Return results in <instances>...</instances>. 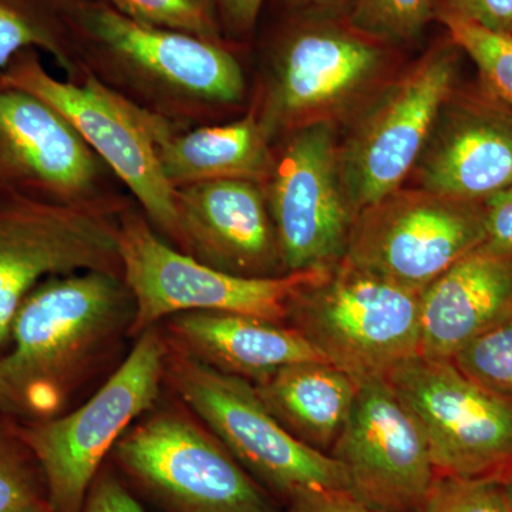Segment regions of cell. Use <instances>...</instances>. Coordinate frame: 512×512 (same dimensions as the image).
I'll list each match as a JSON object with an SVG mask.
<instances>
[{"label": "cell", "instance_id": "29", "mask_svg": "<svg viewBox=\"0 0 512 512\" xmlns=\"http://www.w3.org/2000/svg\"><path fill=\"white\" fill-rule=\"evenodd\" d=\"M417 512H512L503 485L490 478L436 476Z\"/></svg>", "mask_w": 512, "mask_h": 512}, {"label": "cell", "instance_id": "4", "mask_svg": "<svg viewBox=\"0 0 512 512\" xmlns=\"http://www.w3.org/2000/svg\"><path fill=\"white\" fill-rule=\"evenodd\" d=\"M168 349L165 382L266 491L289 505L352 495L338 461L295 439L266 409L254 384Z\"/></svg>", "mask_w": 512, "mask_h": 512}, {"label": "cell", "instance_id": "36", "mask_svg": "<svg viewBox=\"0 0 512 512\" xmlns=\"http://www.w3.org/2000/svg\"><path fill=\"white\" fill-rule=\"evenodd\" d=\"M500 483L503 485L505 497H507L508 504H510L512 510V474L511 476L505 477Z\"/></svg>", "mask_w": 512, "mask_h": 512}, {"label": "cell", "instance_id": "1", "mask_svg": "<svg viewBox=\"0 0 512 512\" xmlns=\"http://www.w3.org/2000/svg\"><path fill=\"white\" fill-rule=\"evenodd\" d=\"M77 77L183 127L244 106L247 77L229 43L128 18L100 0H47ZM72 79V80H73Z\"/></svg>", "mask_w": 512, "mask_h": 512}, {"label": "cell", "instance_id": "35", "mask_svg": "<svg viewBox=\"0 0 512 512\" xmlns=\"http://www.w3.org/2000/svg\"><path fill=\"white\" fill-rule=\"evenodd\" d=\"M288 12L309 15L339 16L340 9H348L349 0H281Z\"/></svg>", "mask_w": 512, "mask_h": 512}, {"label": "cell", "instance_id": "28", "mask_svg": "<svg viewBox=\"0 0 512 512\" xmlns=\"http://www.w3.org/2000/svg\"><path fill=\"white\" fill-rule=\"evenodd\" d=\"M450 360L484 389L512 402V316Z\"/></svg>", "mask_w": 512, "mask_h": 512}, {"label": "cell", "instance_id": "14", "mask_svg": "<svg viewBox=\"0 0 512 512\" xmlns=\"http://www.w3.org/2000/svg\"><path fill=\"white\" fill-rule=\"evenodd\" d=\"M484 242L483 201L403 185L360 212L342 261L423 292Z\"/></svg>", "mask_w": 512, "mask_h": 512}, {"label": "cell", "instance_id": "11", "mask_svg": "<svg viewBox=\"0 0 512 512\" xmlns=\"http://www.w3.org/2000/svg\"><path fill=\"white\" fill-rule=\"evenodd\" d=\"M130 204L70 207L0 191V348L19 306L46 279L86 271L123 275L120 215Z\"/></svg>", "mask_w": 512, "mask_h": 512}, {"label": "cell", "instance_id": "13", "mask_svg": "<svg viewBox=\"0 0 512 512\" xmlns=\"http://www.w3.org/2000/svg\"><path fill=\"white\" fill-rule=\"evenodd\" d=\"M338 127L312 124L274 144L264 183L285 271L330 268L345 258L357 212L340 170Z\"/></svg>", "mask_w": 512, "mask_h": 512}, {"label": "cell", "instance_id": "34", "mask_svg": "<svg viewBox=\"0 0 512 512\" xmlns=\"http://www.w3.org/2000/svg\"><path fill=\"white\" fill-rule=\"evenodd\" d=\"M286 512H377L350 494L322 495L289 505Z\"/></svg>", "mask_w": 512, "mask_h": 512}, {"label": "cell", "instance_id": "9", "mask_svg": "<svg viewBox=\"0 0 512 512\" xmlns=\"http://www.w3.org/2000/svg\"><path fill=\"white\" fill-rule=\"evenodd\" d=\"M458 52L451 40L431 47L349 121L339 143L340 170L357 217L409 180L444 101L456 89Z\"/></svg>", "mask_w": 512, "mask_h": 512}, {"label": "cell", "instance_id": "16", "mask_svg": "<svg viewBox=\"0 0 512 512\" xmlns=\"http://www.w3.org/2000/svg\"><path fill=\"white\" fill-rule=\"evenodd\" d=\"M350 493L377 512H417L436 478L426 437L387 377L359 382L330 451Z\"/></svg>", "mask_w": 512, "mask_h": 512}, {"label": "cell", "instance_id": "22", "mask_svg": "<svg viewBox=\"0 0 512 512\" xmlns=\"http://www.w3.org/2000/svg\"><path fill=\"white\" fill-rule=\"evenodd\" d=\"M254 386L266 409L295 439L330 456L359 382L332 363L311 360L282 367Z\"/></svg>", "mask_w": 512, "mask_h": 512}, {"label": "cell", "instance_id": "27", "mask_svg": "<svg viewBox=\"0 0 512 512\" xmlns=\"http://www.w3.org/2000/svg\"><path fill=\"white\" fill-rule=\"evenodd\" d=\"M138 22L217 43H228L222 33L214 0H100Z\"/></svg>", "mask_w": 512, "mask_h": 512}, {"label": "cell", "instance_id": "19", "mask_svg": "<svg viewBox=\"0 0 512 512\" xmlns=\"http://www.w3.org/2000/svg\"><path fill=\"white\" fill-rule=\"evenodd\" d=\"M512 316V252L483 244L420 295V356L453 359Z\"/></svg>", "mask_w": 512, "mask_h": 512}, {"label": "cell", "instance_id": "20", "mask_svg": "<svg viewBox=\"0 0 512 512\" xmlns=\"http://www.w3.org/2000/svg\"><path fill=\"white\" fill-rule=\"evenodd\" d=\"M168 346L252 384L282 367L325 359L285 323L232 312H184L165 319Z\"/></svg>", "mask_w": 512, "mask_h": 512}, {"label": "cell", "instance_id": "18", "mask_svg": "<svg viewBox=\"0 0 512 512\" xmlns=\"http://www.w3.org/2000/svg\"><path fill=\"white\" fill-rule=\"evenodd\" d=\"M409 180L412 187L474 202L511 187V107L493 92L474 96L454 89Z\"/></svg>", "mask_w": 512, "mask_h": 512}, {"label": "cell", "instance_id": "10", "mask_svg": "<svg viewBox=\"0 0 512 512\" xmlns=\"http://www.w3.org/2000/svg\"><path fill=\"white\" fill-rule=\"evenodd\" d=\"M111 454L173 512H278L268 491L194 413L183 409L153 407Z\"/></svg>", "mask_w": 512, "mask_h": 512}, {"label": "cell", "instance_id": "23", "mask_svg": "<svg viewBox=\"0 0 512 512\" xmlns=\"http://www.w3.org/2000/svg\"><path fill=\"white\" fill-rule=\"evenodd\" d=\"M25 49L52 56L66 79L76 74L47 0H0V69Z\"/></svg>", "mask_w": 512, "mask_h": 512}, {"label": "cell", "instance_id": "17", "mask_svg": "<svg viewBox=\"0 0 512 512\" xmlns=\"http://www.w3.org/2000/svg\"><path fill=\"white\" fill-rule=\"evenodd\" d=\"M178 249L218 271L245 278L288 274L264 185L220 180L174 190Z\"/></svg>", "mask_w": 512, "mask_h": 512}, {"label": "cell", "instance_id": "5", "mask_svg": "<svg viewBox=\"0 0 512 512\" xmlns=\"http://www.w3.org/2000/svg\"><path fill=\"white\" fill-rule=\"evenodd\" d=\"M421 292L340 261L293 298L286 325L356 382L420 355Z\"/></svg>", "mask_w": 512, "mask_h": 512}, {"label": "cell", "instance_id": "8", "mask_svg": "<svg viewBox=\"0 0 512 512\" xmlns=\"http://www.w3.org/2000/svg\"><path fill=\"white\" fill-rule=\"evenodd\" d=\"M119 245L123 279L134 301L131 338L184 312L241 313L286 325L293 298L328 269L275 278L218 271L165 241L136 202L121 212Z\"/></svg>", "mask_w": 512, "mask_h": 512}, {"label": "cell", "instance_id": "33", "mask_svg": "<svg viewBox=\"0 0 512 512\" xmlns=\"http://www.w3.org/2000/svg\"><path fill=\"white\" fill-rule=\"evenodd\" d=\"M82 512H147L111 474L96 477Z\"/></svg>", "mask_w": 512, "mask_h": 512}, {"label": "cell", "instance_id": "7", "mask_svg": "<svg viewBox=\"0 0 512 512\" xmlns=\"http://www.w3.org/2000/svg\"><path fill=\"white\" fill-rule=\"evenodd\" d=\"M0 89L32 94L56 110L127 188L158 234L178 248L174 188L161 170L153 134L160 116L134 106L90 74L57 79L36 49L22 50L0 69Z\"/></svg>", "mask_w": 512, "mask_h": 512}, {"label": "cell", "instance_id": "3", "mask_svg": "<svg viewBox=\"0 0 512 512\" xmlns=\"http://www.w3.org/2000/svg\"><path fill=\"white\" fill-rule=\"evenodd\" d=\"M392 47L338 16L289 12L269 37L251 107L272 143L299 128L349 123L396 74Z\"/></svg>", "mask_w": 512, "mask_h": 512}, {"label": "cell", "instance_id": "31", "mask_svg": "<svg viewBox=\"0 0 512 512\" xmlns=\"http://www.w3.org/2000/svg\"><path fill=\"white\" fill-rule=\"evenodd\" d=\"M485 242L500 252H512V185L483 201Z\"/></svg>", "mask_w": 512, "mask_h": 512}, {"label": "cell", "instance_id": "25", "mask_svg": "<svg viewBox=\"0 0 512 512\" xmlns=\"http://www.w3.org/2000/svg\"><path fill=\"white\" fill-rule=\"evenodd\" d=\"M436 16L434 0H349L346 22L390 47L409 45Z\"/></svg>", "mask_w": 512, "mask_h": 512}, {"label": "cell", "instance_id": "6", "mask_svg": "<svg viewBox=\"0 0 512 512\" xmlns=\"http://www.w3.org/2000/svg\"><path fill=\"white\" fill-rule=\"evenodd\" d=\"M168 343L157 326L137 336L119 369L79 409L16 423L35 456L53 512H82L104 458L136 420L156 407L165 382Z\"/></svg>", "mask_w": 512, "mask_h": 512}, {"label": "cell", "instance_id": "12", "mask_svg": "<svg viewBox=\"0 0 512 512\" xmlns=\"http://www.w3.org/2000/svg\"><path fill=\"white\" fill-rule=\"evenodd\" d=\"M419 423L436 476L504 480L512 474V402L451 360L416 356L387 376Z\"/></svg>", "mask_w": 512, "mask_h": 512}, {"label": "cell", "instance_id": "21", "mask_svg": "<svg viewBox=\"0 0 512 512\" xmlns=\"http://www.w3.org/2000/svg\"><path fill=\"white\" fill-rule=\"evenodd\" d=\"M154 140L161 170L174 190L220 180L264 185L274 161V143L251 106L238 119L205 126L160 120Z\"/></svg>", "mask_w": 512, "mask_h": 512}, {"label": "cell", "instance_id": "32", "mask_svg": "<svg viewBox=\"0 0 512 512\" xmlns=\"http://www.w3.org/2000/svg\"><path fill=\"white\" fill-rule=\"evenodd\" d=\"M222 33L237 42L254 33L265 0H214Z\"/></svg>", "mask_w": 512, "mask_h": 512}, {"label": "cell", "instance_id": "15", "mask_svg": "<svg viewBox=\"0 0 512 512\" xmlns=\"http://www.w3.org/2000/svg\"><path fill=\"white\" fill-rule=\"evenodd\" d=\"M66 120L32 94L0 89V191L70 207L134 201Z\"/></svg>", "mask_w": 512, "mask_h": 512}, {"label": "cell", "instance_id": "30", "mask_svg": "<svg viewBox=\"0 0 512 512\" xmlns=\"http://www.w3.org/2000/svg\"><path fill=\"white\" fill-rule=\"evenodd\" d=\"M436 16L467 20L481 28L512 36V0H434Z\"/></svg>", "mask_w": 512, "mask_h": 512}, {"label": "cell", "instance_id": "24", "mask_svg": "<svg viewBox=\"0 0 512 512\" xmlns=\"http://www.w3.org/2000/svg\"><path fill=\"white\" fill-rule=\"evenodd\" d=\"M0 512H53L42 470L16 423L0 416Z\"/></svg>", "mask_w": 512, "mask_h": 512}, {"label": "cell", "instance_id": "2", "mask_svg": "<svg viewBox=\"0 0 512 512\" xmlns=\"http://www.w3.org/2000/svg\"><path fill=\"white\" fill-rule=\"evenodd\" d=\"M133 319L123 275L76 272L37 285L13 318L12 348L0 356V416L30 423L62 414Z\"/></svg>", "mask_w": 512, "mask_h": 512}, {"label": "cell", "instance_id": "26", "mask_svg": "<svg viewBox=\"0 0 512 512\" xmlns=\"http://www.w3.org/2000/svg\"><path fill=\"white\" fill-rule=\"evenodd\" d=\"M451 42L466 53L488 89L512 109V36L491 32L454 16L437 15Z\"/></svg>", "mask_w": 512, "mask_h": 512}]
</instances>
